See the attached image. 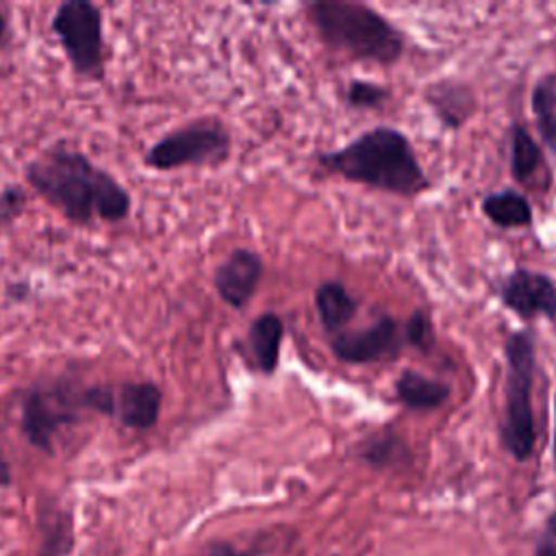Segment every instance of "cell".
<instances>
[{"instance_id": "cell-4", "label": "cell", "mask_w": 556, "mask_h": 556, "mask_svg": "<svg viewBox=\"0 0 556 556\" xmlns=\"http://www.w3.org/2000/svg\"><path fill=\"white\" fill-rule=\"evenodd\" d=\"M504 413L500 421V443L517 463L534 454L536 426L532 410V389L536 374V343L532 330H513L504 341Z\"/></svg>"}, {"instance_id": "cell-25", "label": "cell", "mask_w": 556, "mask_h": 556, "mask_svg": "<svg viewBox=\"0 0 556 556\" xmlns=\"http://www.w3.org/2000/svg\"><path fill=\"white\" fill-rule=\"evenodd\" d=\"M206 556H261V549H241L228 541H215L208 545Z\"/></svg>"}, {"instance_id": "cell-3", "label": "cell", "mask_w": 556, "mask_h": 556, "mask_svg": "<svg viewBox=\"0 0 556 556\" xmlns=\"http://www.w3.org/2000/svg\"><path fill=\"white\" fill-rule=\"evenodd\" d=\"M304 11L319 39L350 59L393 65L404 54V33L363 2L315 0Z\"/></svg>"}, {"instance_id": "cell-8", "label": "cell", "mask_w": 556, "mask_h": 556, "mask_svg": "<svg viewBox=\"0 0 556 556\" xmlns=\"http://www.w3.org/2000/svg\"><path fill=\"white\" fill-rule=\"evenodd\" d=\"M404 339L400 324L391 315L376 317L369 326L358 330H343L330 337L332 354L348 365L387 363L402 354Z\"/></svg>"}, {"instance_id": "cell-20", "label": "cell", "mask_w": 556, "mask_h": 556, "mask_svg": "<svg viewBox=\"0 0 556 556\" xmlns=\"http://www.w3.org/2000/svg\"><path fill=\"white\" fill-rule=\"evenodd\" d=\"M530 109L541 141L556 152V74L547 72L536 78L530 91Z\"/></svg>"}, {"instance_id": "cell-16", "label": "cell", "mask_w": 556, "mask_h": 556, "mask_svg": "<svg viewBox=\"0 0 556 556\" xmlns=\"http://www.w3.org/2000/svg\"><path fill=\"white\" fill-rule=\"evenodd\" d=\"M395 397L410 410H434L443 406L450 395L452 387L443 380L430 378L417 369H404L393 384Z\"/></svg>"}, {"instance_id": "cell-24", "label": "cell", "mask_w": 556, "mask_h": 556, "mask_svg": "<svg viewBox=\"0 0 556 556\" xmlns=\"http://www.w3.org/2000/svg\"><path fill=\"white\" fill-rule=\"evenodd\" d=\"M532 556H556V508L547 515L536 541Z\"/></svg>"}, {"instance_id": "cell-26", "label": "cell", "mask_w": 556, "mask_h": 556, "mask_svg": "<svg viewBox=\"0 0 556 556\" xmlns=\"http://www.w3.org/2000/svg\"><path fill=\"white\" fill-rule=\"evenodd\" d=\"M11 484V467L9 463L0 456V489H7Z\"/></svg>"}, {"instance_id": "cell-22", "label": "cell", "mask_w": 556, "mask_h": 556, "mask_svg": "<svg viewBox=\"0 0 556 556\" xmlns=\"http://www.w3.org/2000/svg\"><path fill=\"white\" fill-rule=\"evenodd\" d=\"M389 98H391V91L384 85L374 80L354 78L348 83V89H345V102L352 109H361V111L380 109Z\"/></svg>"}, {"instance_id": "cell-11", "label": "cell", "mask_w": 556, "mask_h": 556, "mask_svg": "<svg viewBox=\"0 0 556 556\" xmlns=\"http://www.w3.org/2000/svg\"><path fill=\"white\" fill-rule=\"evenodd\" d=\"M163 408V391L152 380H126L115 387L113 417L130 430H150L156 426Z\"/></svg>"}, {"instance_id": "cell-12", "label": "cell", "mask_w": 556, "mask_h": 556, "mask_svg": "<svg viewBox=\"0 0 556 556\" xmlns=\"http://www.w3.org/2000/svg\"><path fill=\"white\" fill-rule=\"evenodd\" d=\"M424 100L439 124L447 130H458L473 117L478 100L473 89L458 78H439L424 91Z\"/></svg>"}, {"instance_id": "cell-7", "label": "cell", "mask_w": 556, "mask_h": 556, "mask_svg": "<svg viewBox=\"0 0 556 556\" xmlns=\"http://www.w3.org/2000/svg\"><path fill=\"white\" fill-rule=\"evenodd\" d=\"M104 20L89 0H65L56 7L50 28L56 35L72 70L80 78L104 76Z\"/></svg>"}, {"instance_id": "cell-28", "label": "cell", "mask_w": 556, "mask_h": 556, "mask_svg": "<svg viewBox=\"0 0 556 556\" xmlns=\"http://www.w3.org/2000/svg\"><path fill=\"white\" fill-rule=\"evenodd\" d=\"M552 454H554V463H556V395H554V439H552Z\"/></svg>"}, {"instance_id": "cell-2", "label": "cell", "mask_w": 556, "mask_h": 556, "mask_svg": "<svg viewBox=\"0 0 556 556\" xmlns=\"http://www.w3.org/2000/svg\"><path fill=\"white\" fill-rule=\"evenodd\" d=\"M317 163L350 182L400 198H417L430 189L410 139L393 126H374L345 146L317 154Z\"/></svg>"}, {"instance_id": "cell-15", "label": "cell", "mask_w": 556, "mask_h": 556, "mask_svg": "<svg viewBox=\"0 0 556 556\" xmlns=\"http://www.w3.org/2000/svg\"><path fill=\"white\" fill-rule=\"evenodd\" d=\"M313 298L319 324L328 337L348 330L350 321L356 317L358 300L345 289L341 280H321Z\"/></svg>"}, {"instance_id": "cell-17", "label": "cell", "mask_w": 556, "mask_h": 556, "mask_svg": "<svg viewBox=\"0 0 556 556\" xmlns=\"http://www.w3.org/2000/svg\"><path fill=\"white\" fill-rule=\"evenodd\" d=\"M482 215L497 228H528L534 222L530 200L517 189H500L491 191L480 202Z\"/></svg>"}, {"instance_id": "cell-19", "label": "cell", "mask_w": 556, "mask_h": 556, "mask_svg": "<svg viewBox=\"0 0 556 556\" xmlns=\"http://www.w3.org/2000/svg\"><path fill=\"white\" fill-rule=\"evenodd\" d=\"M508 152H510V174L521 185L530 182L543 167V148L523 124H510Z\"/></svg>"}, {"instance_id": "cell-27", "label": "cell", "mask_w": 556, "mask_h": 556, "mask_svg": "<svg viewBox=\"0 0 556 556\" xmlns=\"http://www.w3.org/2000/svg\"><path fill=\"white\" fill-rule=\"evenodd\" d=\"M4 37H7V17H4V13L0 9V43L4 41Z\"/></svg>"}, {"instance_id": "cell-6", "label": "cell", "mask_w": 556, "mask_h": 556, "mask_svg": "<svg viewBox=\"0 0 556 556\" xmlns=\"http://www.w3.org/2000/svg\"><path fill=\"white\" fill-rule=\"evenodd\" d=\"M232 152V137L228 128L215 117H200L187 122L161 139L146 152V165L159 172L178 167H217L228 161Z\"/></svg>"}, {"instance_id": "cell-10", "label": "cell", "mask_w": 556, "mask_h": 556, "mask_svg": "<svg viewBox=\"0 0 556 556\" xmlns=\"http://www.w3.org/2000/svg\"><path fill=\"white\" fill-rule=\"evenodd\" d=\"M263 256L250 248H235L213 271V287L224 304L243 308L263 278Z\"/></svg>"}, {"instance_id": "cell-14", "label": "cell", "mask_w": 556, "mask_h": 556, "mask_svg": "<svg viewBox=\"0 0 556 556\" xmlns=\"http://www.w3.org/2000/svg\"><path fill=\"white\" fill-rule=\"evenodd\" d=\"M285 339V321L278 313L265 311L252 319L248 328V350L256 371L271 376L280 363V345Z\"/></svg>"}, {"instance_id": "cell-23", "label": "cell", "mask_w": 556, "mask_h": 556, "mask_svg": "<svg viewBox=\"0 0 556 556\" xmlns=\"http://www.w3.org/2000/svg\"><path fill=\"white\" fill-rule=\"evenodd\" d=\"M26 208V191L22 185H7L0 191V235Z\"/></svg>"}, {"instance_id": "cell-5", "label": "cell", "mask_w": 556, "mask_h": 556, "mask_svg": "<svg viewBox=\"0 0 556 556\" xmlns=\"http://www.w3.org/2000/svg\"><path fill=\"white\" fill-rule=\"evenodd\" d=\"M87 387L70 378L35 382L24 393L20 410V428L26 441L37 450L52 454V441L56 432L63 426L76 424L83 413H91L87 402Z\"/></svg>"}, {"instance_id": "cell-18", "label": "cell", "mask_w": 556, "mask_h": 556, "mask_svg": "<svg viewBox=\"0 0 556 556\" xmlns=\"http://www.w3.org/2000/svg\"><path fill=\"white\" fill-rule=\"evenodd\" d=\"M356 456L374 469H391L410 458V447L397 432L380 430L367 434L356 445Z\"/></svg>"}, {"instance_id": "cell-9", "label": "cell", "mask_w": 556, "mask_h": 556, "mask_svg": "<svg viewBox=\"0 0 556 556\" xmlns=\"http://www.w3.org/2000/svg\"><path fill=\"white\" fill-rule=\"evenodd\" d=\"M495 295L504 308L523 321L556 319V282L543 271L515 267L497 280Z\"/></svg>"}, {"instance_id": "cell-13", "label": "cell", "mask_w": 556, "mask_h": 556, "mask_svg": "<svg viewBox=\"0 0 556 556\" xmlns=\"http://www.w3.org/2000/svg\"><path fill=\"white\" fill-rule=\"evenodd\" d=\"M39 552L37 556H70L74 549V515L54 497H41L37 504Z\"/></svg>"}, {"instance_id": "cell-1", "label": "cell", "mask_w": 556, "mask_h": 556, "mask_svg": "<svg viewBox=\"0 0 556 556\" xmlns=\"http://www.w3.org/2000/svg\"><path fill=\"white\" fill-rule=\"evenodd\" d=\"M26 182L72 224L87 226L96 217L109 224L130 215L128 189L85 152L70 146H52L24 169Z\"/></svg>"}, {"instance_id": "cell-21", "label": "cell", "mask_w": 556, "mask_h": 556, "mask_svg": "<svg viewBox=\"0 0 556 556\" xmlns=\"http://www.w3.org/2000/svg\"><path fill=\"white\" fill-rule=\"evenodd\" d=\"M402 339H404V343H408L410 348H415L419 352H430L437 343V332H434L430 313L424 308H415L404 321Z\"/></svg>"}]
</instances>
